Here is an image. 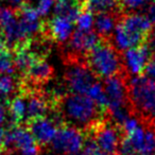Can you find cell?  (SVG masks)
Listing matches in <instances>:
<instances>
[{
	"label": "cell",
	"mask_w": 155,
	"mask_h": 155,
	"mask_svg": "<svg viewBox=\"0 0 155 155\" xmlns=\"http://www.w3.org/2000/svg\"><path fill=\"white\" fill-rule=\"evenodd\" d=\"M51 110L61 117L64 124L73 125L84 132L107 114L88 96L77 94H66Z\"/></svg>",
	"instance_id": "6da1fadb"
},
{
	"label": "cell",
	"mask_w": 155,
	"mask_h": 155,
	"mask_svg": "<svg viewBox=\"0 0 155 155\" xmlns=\"http://www.w3.org/2000/svg\"><path fill=\"white\" fill-rule=\"evenodd\" d=\"M131 110L142 122H155V81L137 75L127 80Z\"/></svg>",
	"instance_id": "7a4b0ae2"
},
{
	"label": "cell",
	"mask_w": 155,
	"mask_h": 155,
	"mask_svg": "<svg viewBox=\"0 0 155 155\" xmlns=\"http://www.w3.org/2000/svg\"><path fill=\"white\" fill-rule=\"evenodd\" d=\"M85 63L98 80H105L125 72L122 54L116 49L110 39L101 38L100 43L86 54Z\"/></svg>",
	"instance_id": "3957f363"
},
{
	"label": "cell",
	"mask_w": 155,
	"mask_h": 155,
	"mask_svg": "<svg viewBox=\"0 0 155 155\" xmlns=\"http://www.w3.org/2000/svg\"><path fill=\"white\" fill-rule=\"evenodd\" d=\"M85 133L86 136L95 140L106 155H116L123 136L120 127L110 119L108 113Z\"/></svg>",
	"instance_id": "277c9868"
},
{
	"label": "cell",
	"mask_w": 155,
	"mask_h": 155,
	"mask_svg": "<svg viewBox=\"0 0 155 155\" xmlns=\"http://www.w3.org/2000/svg\"><path fill=\"white\" fill-rule=\"evenodd\" d=\"M65 64L64 82L66 88L71 94L86 95L98 79L87 66L85 60H68L65 61Z\"/></svg>",
	"instance_id": "5b68a950"
},
{
	"label": "cell",
	"mask_w": 155,
	"mask_h": 155,
	"mask_svg": "<svg viewBox=\"0 0 155 155\" xmlns=\"http://www.w3.org/2000/svg\"><path fill=\"white\" fill-rule=\"evenodd\" d=\"M86 133L73 125L63 124L51 142L53 151L62 155H74L81 152L86 141Z\"/></svg>",
	"instance_id": "8992f818"
},
{
	"label": "cell",
	"mask_w": 155,
	"mask_h": 155,
	"mask_svg": "<svg viewBox=\"0 0 155 155\" xmlns=\"http://www.w3.org/2000/svg\"><path fill=\"white\" fill-rule=\"evenodd\" d=\"M127 80L129 75L125 72L104 80L102 85L107 99L108 114L124 108H131L127 94Z\"/></svg>",
	"instance_id": "52a82bcc"
},
{
	"label": "cell",
	"mask_w": 155,
	"mask_h": 155,
	"mask_svg": "<svg viewBox=\"0 0 155 155\" xmlns=\"http://www.w3.org/2000/svg\"><path fill=\"white\" fill-rule=\"evenodd\" d=\"M119 25L130 38L132 47H140L144 45L149 35L153 32V25L148 16L137 13L122 14Z\"/></svg>",
	"instance_id": "ba28073f"
},
{
	"label": "cell",
	"mask_w": 155,
	"mask_h": 155,
	"mask_svg": "<svg viewBox=\"0 0 155 155\" xmlns=\"http://www.w3.org/2000/svg\"><path fill=\"white\" fill-rule=\"evenodd\" d=\"M101 41V37L96 31H73L70 39L67 43L65 52V61L68 60H85V56L93 50Z\"/></svg>",
	"instance_id": "9c48e42d"
},
{
	"label": "cell",
	"mask_w": 155,
	"mask_h": 155,
	"mask_svg": "<svg viewBox=\"0 0 155 155\" xmlns=\"http://www.w3.org/2000/svg\"><path fill=\"white\" fill-rule=\"evenodd\" d=\"M14 149L21 153H38L39 146L28 127H9L5 135V151L12 152Z\"/></svg>",
	"instance_id": "30bf717a"
},
{
	"label": "cell",
	"mask_w": 155,
	"mask_h": 155,
	"mask_svg": "<svg viewBox=\"0 0 155 155\" xmlns=\"http://www.w3.org/2000/svg\"><path fill=\"white\" fill-rule=\"evenodd\" d=\"M152 58L150 50L146 45L125 50L122 54V62L127 75H141L144 72L147 64Z\"/></svg>",
	"instance_id": "8fae6325"
},
{
	"label": "cell",
	"mask_w": 155,
	"mask_h": 155,
	"mask_svg": "<svg viewBox=\"0 0 155 155\" xmlns=\"http://www.w3.org/2000/svg\"><path fill=\"white\" fill-rule=\"evenodd\" d=\"M39 14L34 7L25 2L19 8V26L27 41L33 39L36 34H43L45 24L39 18Z\"/></svg>",
	"instance_id": "7c38bea8"
},
{
	"label": "cell",
	"mask_w": 155,
	"mask_h": 155,
	"mask_svg": "<svg viewBox=\"0 0 155 155\" xmlns=\"http://www.w3.org/2000/svg\"><path fill=\"white\" fill-rule=\"evenodd\" d=\"M73 24L74 22L64 16L55 15V17L48 20L45 24L41 35H44L50 41L65 44L70 39L73 33Z\"/></svg>",
	"instance_id": "4fadbf2b"
},
{
	"label": "cell",
	"mask_w": 155,
	"mask_h": 155,
	"mask_svg": "<svg viewBox=\"0 0 155 155\" xmlns=\"http://www.w3.org/2000/svg\"><path fill=\"white\" fill-rule=\"evenodd\" d=\"M27 124L29 131L31 132L39 147L48 146L51 143L58 129V125L55 123V121L48 117L33 119Z\"/></svg>",
	"instance_id": "5bb4252c"
},
{
	"label": "cell",
	"mask_w": 155,
	"mask_h": 155,
	"mask_svg": "<svg viewBox=\"0 0 155 155\" xmlns=\"http://www.w3.org/2000/svg\"><path fill=\"white\" fill-rule=\"evenodd\" d=\"M82 11L91 12L93 14L118 13L123 14L120 0H80Z\"/></svg>",
	"instance_id": "9a60e30c"
},
{
	"label": "cell",
	"mask_w": 155,
	"mask_h": 155,
	"mask_svg": "<svg viewBox=\"0 0 155 155\" xmlns=\"http://www.w3.org/2000/svg\"><path fill=\"white\" fill-rule=\"evenodd\" d=\"M121 15L122 14L118 13L98 14L95 18V29L97 34L102 39H110Z\"/></svg>",
	"instance_id": "2e32d148"
},
{
	"label": "cell",
	"mask_w": 155,
	"mask_h": 155,
	"mask_svg": "<svg viewBox=\"0 0 155 155\" xmlns=\"http://www.w3.org/2000/svg\"><path fill=\"white\" fill-rule=\"evenodd\" d=\"M29 43V41H28ZM28 43L24 46H20L17 49L14 50L13 54V61H14V67H15V71H17L21 78L27 73L32 64L36 60V56L31 52V50L28 47Z\"/></svg>",
	"instance_id": "e0dca14e"
},
{
	"label": "cell",
	"mask_w": 155,
	"mask_h": 155,
	"mask_svg": "<svg viewBox=\"0 0 155 155\" xmlns=\"http://www.w3.org/2000/svg\"><path fill=\"white\" fill-rule=\"evenodd\" d=\"M21 79L18 82L17 79L13 74H2L0 77V103L9 105L11 101L10 97L17 91L20 89Z\"/></svg>",
	"instance_id": "ac0fdd59"
},
{
	"label": "cell",
	"mask_w": 155,
	"mask_h": 155,
	"mask_svg": "<svg viewBox=\"0 0 155 155\" xmlns=\"http://www.w3.org/2000/svg\"><path fill=\"white\" fill-rule=\"evenodd\" d=\"M87 96L91 100L95 101V103L99 106V108L103 112L107 113V99H106L105 93H104L103 85L97 81L93 86L89 88Z\"/></svg>",
	"instance_id": "d6986e66"
},
{
	"label": "cell",
	"mask_w": 155,
	"mask_h": 155,
	"mask_svg": "<svg viewBox=\"0 0 155 155\" xmlns=\"http://www.w3.org/2000/svg\"><path fill=\"white\" fill-rule=\"evenodd\" d=\"M0 73L1 74H14L15 73L13 54L7 48L0 49Z\"/></svg>",
	"instance_id": "ffe728a7"
},
{
	"label": "cell",
	"mask_w": 155,
	"mask_h": 155,
	"mask_svg": "<svg viewBox=\"0 0 155 155\" xmlns=\"http://www.w3.org/2000/svg\"><path fill=\"white\" fill-rule=\"evenodd\" d=\"M75 25H77L79 30L91 31L93 27L95 26V18L93 16V13L83 11L75 20Z\"/></svg>",
	"instance_id": "44dd1931"
},
{
	"label": "cell",
	"mask_w": 155,
	"mask_h": 155,
	"mask_svg": "<svg viewBox=\"0 0 155 155\" xmlns=\"http://www.w3.org/2000/svg\"><path fill=\"white\" fill-rule=\"evenodd\" d=\"M74 155H106V154L99 148V146L96 143V141L93 138L87 136L86 141H85L82 151Z\"/></svg>",
	"instance_id": "7402d4cb"
},
{
	"label": "cell",
	"mask_w": 155,
	"mask_h": 155,
	"mask_svg": "<svg viewBox=\"0 0 155 155\" xmlns=\"http://www.w3.org/2000/svg\"><path fill=\"white\" fill-rule=\"evenodd\" d=\"M54 5H55V0H37L35 9L37 10L41 16H46L50 13L52 9H54Z\"/></svg>",
	"instance_id": "603a6c76"
},
{
	"label": "cell",
	"mask_w": 155,
	"mask_h": 155,
	"mask_svg": "<svg viewBox=\"0 0 155 155\" xmlns=\"http://www.w3.org/2000/svg\"><path fill=\"white\" fill-rule=\"evenodd\" d=\"M123 11L124 10H137L142 8L148 0H120Z\"/></svg>",
	"instance_id": "cb8c5ba5"
},
{
	"label": "cell",
	"mask_w": 155,
	"mask_h": 155,
	"mask_svg": "<svg viewBox=\"0 0 155 155\" xmlns=\"http://www.w3.org/2000/svg\"><path fill=\"white\" fill-rule=\"evenodd\" d=\"M144 73H146V77L155 81V56H152L144 68Z\"/></svg>",
	"instance_id": "d4e9b609"
},
{
	"label": "cell",
	"mask_w": 155,
	"mask_h": 155,
	"mask_svg": "<svg viewBox=\"0 0 155 155\" xmlns=\"http://www.w3.org/2000/svg\"><path fill=\"white\" fill-rule=\"evenodd\" d=\"M144 45L148 47V49L150 50L152 56H155V32L153 31L150 35H149L148 39H147Z\"/></svg>",
	"instance_id": "484cf974"
},
{
	"label": "cell",
	"mask_w": 155,
	"mask_h": 155,
	"mask_svg": "<svg viewBox=\"0 0 155 155\" xmlns=\"http://www.w3.org/2000/svg\"><path fill=\"white\" fill-rule=\"evenodd\" d=\"M8 106L3 103H0V125L5 124L9 120V113L7 110Z\"/></svg>",
	"instance_id": "4316f807"
},
{
	"label": "cell",
	"mask_w": 155,
	"mask_h": 155,
	"mask_svg": "<svg viewBox=\"0 0 155 155\" xmlns=\"http://www.w3.org/2000/svg\"><path fill=\"white\" fill-rule=\"evenodd\" d=\"M148 17H149V19L151 20L152 25H154L155 26V3H152V5L149 7Z\"/></svg>",
	"instance_id": "83f0119b"
},
{
	"label": "cell",
	"mask_w": 155,
	"mask_h": 155,
	"mask_svg": "<svg viewBox=\"0 0 155 155\" xmlns=\"http://www.w3.org/2000/svg\"><path fill=\"white\" fill-rule=\"evenodd\" d=\"M5 131L0 127V154H2V152H5Z\"/></svg>",
	"instance_id": "f1b7e54d"
},
{
	"label": "cell",
	"mask_w": 155,
	"mask_h": 155,
	"mask_svg": "<svg viewBox=\"0 0 155 155\" xmlns=\"http://www.w3.org/2000/svg\"><path fill=\"white\" fill-rule=\"evenodd\" d=\"M8 2L13 8H20L25 3L24 0H8Z\"/></svg>",
	"instance_id": "f546056e"
},
{
	"label": "cell",
	"mask_w": 155,
	"mask_h": 155,
	"mask_svg": "<svg viewBox=\"0 0 155 155\" xmlns=\"http://www.w3.org/2000/svg\"><path fill=\"white\" fill-rule=\"evenodd\" d=\"M1 48H5V36H3V33L0 29V49Z\"/></svg>",
	"instance_id": "4dcf8cb0"
},
{
	"label": "cell",
	"mask_w": 155,
	"mask_h": 155,
	"mask_svg": "<svg viewBox=\"0 0 155 155\" xmlns=\"http://www.w3.org/2000/svg\"><path fill=\"white\" fill-rule=\"evenodd\" d=\"M20 155H38L37 153H21Z\"/></svg>",
	"instance_id": "1f68e13d"
},
{
	"label": "cell",
	"mask_w": 155,
	"mask_h": 155,
	"mask_svg": "<svg viewBox=\"0 0 155 155\" xmlns=\"http://www.w3.org/2000/svg\"><path fill=\"white\" fill-rule=\"evenodd\" d=\"M152 1H153V3H155V0H152Z\"/></svg>",
	"instance_id": "d6a6232c"
},
{
	"label": "cell",
	"mask_w": 155,
	"mask_h": 155,
	"mask_svg": "<svg viewBox=\"0 0 155 155\" xmlns=\"http://www.w3.org/2000/svg\"><path fill=\"white\" fill-rule=\"evenodd\" d=\"M77 1H79V2H80V0H77ZM80 5H81V3H80Z\"/></svg>",
	"instance_id": "836d02e7"
},
{
	"label": "cell",
	"mask_w": 155,
	"mask_h": 155,
	"mask_svg": "<svg viewBox=\"0 0 155 155\" xmlns=\"http://www.w3.org/2000/svg\"><path fill=\"white\" fill-rule=\"evenodd\" d=\"M54 155H61V154H54Z\"/></svg>",
	"instance_id": "e575fe53"
},
{
	"label": "cell",
	"mask_w": 155,
	"mask_h": 155,
	"mask_svg": "<svg viewBox=\"0 0 155 155\" xmlns=\"http://www.w3.org/2000/svg\"><path fill=\"white\" fill-rule=\"evenodd\" d=\"M1 1H3V0H0V2H1Z\"/></svg>",
	"instance_id": "d590c367"
}]
</instances>
